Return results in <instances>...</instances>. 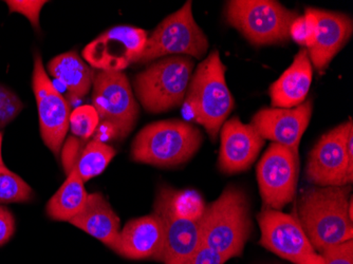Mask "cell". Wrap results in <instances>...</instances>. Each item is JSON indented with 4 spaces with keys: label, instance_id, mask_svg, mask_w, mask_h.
Here are the masks:
<instances>
[{
    "label": "cell",
    "instance_id": "6da1fadb",
    "mask_svg": "<svg viewBox=\"0 0 353 264\" xmlns=\"http://www.w3.org/2000/svg\"><path fill=\"white\" fill-rule=\"evenodd\" d=\"M351 198L348 185L316 186L301 192L296 219L317 253L352 240L353 221L348 212Z\"/></svg>",
    "mask_w": 353,
    "mask_h": 264
},
{
    "label": "cell",
    "instance_id": "7a4b0ae2",
    "mask_svg": "<svg viewBox=\"0 0 353 264\" xmlns=\"http://www.w3.org/2000/svg\"><path fill=\"white\" fill-rule=\"evenodd\" d=\"M250 204L243 190L228 186L204 207L199 220L201 244L224 259L241 255L251 234Z\"/></svg>",
    "mask_w": 353,
    "mask_h": 264
},
{
    "label": "cell",
    "instance_id": "3957f363",
    "mask_svg": "<svg viewBox=\"0 0 353 264\" xmlns=\"http://www.w3.org/2000/svg\"><path fill=\"white\" fill-rule=\"evenodd\" d=\"M225 71L227 67L222 63L219 52L212 51L192 75L184 100L192 118L204 127L214 142L235 107L225 81Z\"/></svg>",
    "mask_w": 353,
    "mask_h": 264
},
{
    "label": "cell",
    "instance_id": "277c9868",
    "mask_svg": "<svg viewBox=\"0 0 353 264\" xmlns=\"http://www.w3.org/2000/svg\"><path fill=\"white\" fill-rule=\"evenodd\" d=\"M202 142L201 131L190 123L159 121L139 131L132 144V159L158 167H174L195 156Z\"/></svg>",
    "mask_w": 353,
    "mask_h": 264
},
{
    "label": "cell",
    "instance_id": "5b68a950",
    "mask_svg": "<svg viewBox=\"0 0 353 264\" xmlns=\"http://www.w3.org/2000/svg\"><path fill=\"white\" fill-rule=\"evenodd\" d=\"M194 70L188 57H168L154 61L134 79L137 99L148 112L158 114L183 104Z\"/></svg>",
    "mask_w": 353,
    "mask_h": 264
},
{
    "label": "cell",
    "instance_id": "8992f818",
    "mask_svg": "<svg viewBox=\"0 0 353 264\" xmlns=\"http://www.w3.org/2000/svg\"><path fill=\"white\" fill-rule=\"evenodd\" d=\"M224 15L252 45H265L287 43L299 14L274 0H230Z\"/></svg>",
    "mask_w": 353,
    "mask_h": 264
},
{
    "label": "cell",
    "instance_id": "52a82bcc",
    "mask_svg": "<svg viewBox=\"0 0 353 264\" xmlns=\"http://www.w3.org/2000/svg\"><path fill=\"white\" fill-rule=\"evenodd\" d=\"M208 39L192 15V1L168 16L152 32L136 63H148L174 54L203 59Z\"/></svg>",
    "mask_w": 353,
    "mask_h": 264
},
{
    "label": "cell",
    "instance_id": "ba28073f",
    "mask_svg": "<svg viewBox=\"0 0 353 264\" xmlns=\"http://www.w3.org/2000/svg\"><path fill=\"white\" fill-rule=\"evenodd\" d=\"M92 106L116 139L126 138L136 126L139 106L124 72L100 71L93 79Z\"/></svg>",
    "mask_w": 353,
    "mask_h": 264
},
{
    "label": "cell",
    "instance_id": "9c48e42d",
    "mask_svg": "<svg viewBox=\"0 0 353 264\" xmlns=\"http://www.w3.org/2000/svg\"><path fill=\"white\" fill-rule=\"evenodd\" d=\"M154 212L164 230V264H192L201 244L199 220L180 214L174 207V190L161 186L157 192Z\"/></svg>",
    "mask_w": 353,
    "mask_h": 264
},
{
    "label": "cell",
    "instance_id": "30bf717a",
    "mask_svg": "<svg viewBox=\"0 0 353 264\" xmlns=\"http://www.w3.org/2000/svg\"><path fill=\"white\" fill-rule=\"evenodd\" d=\"M261 244L294 264H324L294 216L263 207L257 216Z\"/></svg>",
    "mask_w": 353,
    "mask_h": 264
},
{
    "label": "cell",
    "instance_id": "8fae6325",
    "mask_svg": "<svg viewBox=\"0 0 353 264\" xmlns=\"http://www.w3.org/2000/svg\"><path fill=\"white\" fill-rule=\"evenodd\" d=\"M352 120L331 129L313 147L306 167L307 180L315 186H345L352 183L353 161L347 156L346 138Z\"/></svg>",
    "mask_w": 353,
    "mask_h": 264
},
{
    "label": "cell",
    "instance_id": "7c38bea8",
    "mask_svg": "<svg viewBox=\"0 0 353 264\" xmlns=\"http://www.w3.org/2000/svg\"><path fill=\"white\" fill-rule=\"evenodd\" d=\"M299 170V154L276 143L270 145L257 165V180L263 207L281 210L293 201Z\"/></svg>",
    "mask_w": 353,
    "mask_h": 264
},
{
    "label": "cell",
    "instance_id": "4fadbf2b",
    "mask_svg": "<svg viewBox=\"0 0 353 264\" xmlns=\"http://www.w3.org/2000/svg\"><path fill=\"white\" fill-rule=\"evenodd\" d=\"M148 32L132 26H117L103 32L83 50L85 61L93 68L122 72L142 54Z\"/></svg>",
    "mask_w": 353,
    "mask_h": 264
},
{
    "label": "cell",
    "instance_id": "5bb4252c",
    "mask_svg": "<svg viewBox=\"0 0 353 264\" xmlns=\"http://www.w3.org/2000/svg\"><path fill=\"white\" fill-rule=\"evenodd\" d=\"M32 86L39 109L41 139L46 146L59 156L68 132L70 105L48 77L39 53L34 57Z\"/></svg>",
    "mask_w": 353,
    "mask_h": 264
},
{
    "label": "cell",
    "instance_id": "9a60e30c",
    "mask_svg": "<svg viewBox=\"0 0 353 264\" xmlns=\"http://www.w3.org/2000/svg\"><path fill=\"white\" fill-rule=\"evenodd\" d=\"M313 112L311 99L294 108H263L257 111L250 124L263 140L281 145L299 154V143Z\"/></svg>",
    "mask_w": 353,
    "mask_h": 264
},
{
    "label": "cell",
    "instance_id": "2e32d148",
    "mask_svg": "<svg viewBox=\"0 0 353 264\" xmlns=\"http://www.w3.org/2000/svg\"><path fill=\"white\" fill-rule=\"evenodd\" d=\"M219 168L225 174H237L251 167L259 156L265 140L251 124H243L234 116L220 129Z\"/></svg>",
    "mask_w": 353,
    "mask_h": 264
},
{
    "label": "cell",
    "instance_id": "e0dca14e",
    "mask_svg": "<svg viewBox=\"0 0 353 264\" xmlns=\"http://www.w3.org/2000/svg\"><path fill=\"white\" fill-rule=\"evenodd\" d=\"M164 230L154 212L127 222L112 251L127 259L161 261Z\"/></svg>",
    "mask_w": 353,
    "mask_h": 264
},
{
    "label": "cell",
    "instance_id": "ac0fdd59",
    "mask_svg": "<svg viewBox=\"0 0 353 264\" xmlns=\"http://www.w3.org/2000/svg\"><path fill=\"white\" fill-rule=\"evenodd\" d=\"M311 9L317 19L316 39L307 51L314 68L323 71L352 37L353 21L346 14Z\"/></svg>",
    "mask_w": 353,
    "mask_h": 264
},
{
    "label": "cell",
    "instance_id": "d6986e66",
    "mask_svg": "<svg viewBox=\"0 0 353 264\" xmlns=\"http://www.w3.org/2000/svg\"><path fill=\"white\" fill-rule=\"evenodd\" d=\"M313 68L307 49H301L292 65L270 87L271 108L290 109L306 101L312 84Z\"/></svg>",
    "mask_w": 353,
    "mask_h": 264
},
{
    "label": "cell",
    "instance_id": "ffe728a7",
    "mask_svg": "<svg viewBox=\"0 0 353 264\" xmlns=\"http://www.w3.org/2000/svg\"><path fill=\"white\" fill-rule=\"evenodd\" d=\"M114 250L120 235V218L100 192L89 194L82 212L69 221Z\"/></svg>",
    "mask_w": 353,
    "mask_h": 264
},
{
    "label": "cell",
    "instance_id": "44dd1931",
    "mask_svg": "<svg viewBox=\"0 0 353 264\" xmlns=\"http://www.w3.org/2000/svg\"><path fill=\"white\" fill-rule=\"evenodd\" d=\"M48 71L68 89L73 97L88 94L94 79L92 69L73 51L51 59L48 63Z\"/></svg>",
    "mask_w": 353,
    "mask_h": 264
},
{
    "label": "cell",
    "instance_id": "7402d4cb",
    "mask_svg": "<svg viewBox=\"0 0 353 264\" xmlns=\"http://www.w3.org/2000/svg\"><path fill=\"white\" fill-rule=\"evenodd\" d=\"M89 194L85 190L84 182L72 168L67 174L65 183L49 200L46 207L48 217L54 221L69 222L82 212L86 205Z\"/></svg>",
    "mask_w": 353,
    "mask_h": 264
},
{
    "label": "cell",
    "instance_id": "603a6c76",
    "mask_svg": "<svg viewBox=\"0 0 353 264\" xmlns=\"http://www.w3.org/2000/svg\"><path fill=\"white\" fill-rule=\"evenodd\" d=\"M116 154L114 147L95 139L85 146V150L79 156H65L63 166L67 174L72 168H75L85 183L102 174Z\"/></svg>",
    "mask_w": 353,
    "mask_h": 264
},
{
    "label": "cell",
    "instance_id": "cb8c5ba5",
    "mask_svg": "<svg viewBox=\"0 0 353 264\" xmlns=\"http://www.w3.org/2000/svg\"><path fill=\"white\" fill-rule=\"evenodd\" d=\"M33 192L21 176L0 168V203H21L32 199Z\"/></svg>",
    "mask_w": 353,
    "mask_h": 264
},
{
    "label": "cell",
    "instance_id": "d4e9b609",
    "mask_svg": "<svg viewBox=\"0 0 353 264\" xmlns=\"http://www.w3.org/2000/svg\"><path fill=\"white\" fill-rule=\"evenodd\" d=\"M100 123L98 112L90 105L77 107L71 112L69 127L71 132L77 138L87 140L92 136Z\"/></svg>",
    "mask_w": 353,
    "mask_h": 264
},
{
    "label": "cell",
    "instance_id": "484cf974",
    "mask_svg": "<svg viewBox=\"0 0 353 264\" xmlns=\"http://www.w3.org/2000/svg\"><path fill=\"white\" fill-rule=\"evenodd\" d=\"M23 108V103L13 91L0 86V128L15 120Z\"/></svg>",
    "mask_w": 353,
    "mask_h": 264
},
{
    "label": "cell",
    "instance_id": "4316f807",
    "mask_svg": "<svg viewBox=\"0 0 353 264\" xmlns=\"http://www.w3.org/2000/svg\"><path fill=\"white\" fill-rule=\"evenodd\" d=\"M48 1L41 0H10L6 1L11 13H19L29 19L32 27L39 31V14Z\"/></svg>",
    "mask_w": 353,
    "mask_h": 264
},
{
    "label": "cell",
    "instance_id": "83f0119b",
    "mask_svg": "<svg viewBox=\"0 0 353 264\" xmlns=\"http://www.w3.org/2000/svg\"><path fill=\"white\" fill-rule=\"evenodd\" d=\"M321 256L324 264H353V241L344 242L325 250Z\"/></svg>",
    "mask_w": 353,
    "mask_h": 264
},
{
    "label": "cell",
    "instance_id": "f1b7e54d",
    "mask_svg": "<svg viewBox=\"0 0 353 264\" xmlns=\"http://www.w3.org/2000/svg\"><path fill=\"white\" fill-rule=\"evenodd\" d=\"M15 233V219L5 206H0V246L10 241Z\"/></svg>",
    "mask_w": 353,
    "mask_h": 264
},
{
    "label": "cell",
    "instance_id": "f546056e",
    "mask_svg": "<svg viewBox=\"0 0 353 264\" xmlns=\"http://www.w3.org/2000/svg\"><path fill=\"white\" fill-rule=\"evenodd\" d=\"M303 19H305V30H306L305 47H307V49H310L314 45L317 32L316 16L314 15L311 8H307Z\"/></svg>",
    "mask_w": 353,
    "mask_h": 264
},
{
    "label": "cell",
    "instance_id": "4dcf8cb0",
    "mask_svg": "<svg viewBox=\"0 0 353 264\" xmlns=\"http://www.w3.org/2000/svg\"><path fill=\"white\" fill-rule=\"evenodd\" d=\"M227 260L224 259L221 255L201 245L194 258L192 264H223Z\"/></svg>",
    "mask_w": 353,
    "mask_h": 264
},
{
    "label": "cell",
    "instance_id": "1f68e13d",
    "mask_svg": "<svg viewBox=\"0 0 353 264\" xmlns=\"http://www.w3.org/2000/svg\"><path fill=\"white\" fill-rule=\"evenodd\" d=\"M305 37H306V30H305V19L303 16H299L290 27V39L301 45H305Z\"/></svg>",
    "mask_w": 353,
    "mask_h": 264
},
{
    "label": "cell",
    "instance_id": "d6a6232c",
    "mask_svg": "<svg viewBox=\"0 0 353 264\" xmlns=\"http://www.w3.org/2000/svg\"><path fill=\"white\" fill-rule=\"evenodd\" d=\"M6 165L3 163V156H1V142H0V168L5 167Z\"/></svg>",
    "mask_w": 353,
    "mask_h": 264
},
{
    "label": "cell",
    "instance_id": "836d02e7",
    "mask_svg": "<svg viewBox=\"0 0 353 264\" xmlns=\"http://www.w3.org/2000/svg\"><path fill=\"white\" fill-rule=\"evenodd\" d=\"M0 142H3V136H1V132H0Z\"/></svg>",
    "mask_w": 353,
    "mask_h": 264
}]
</instances>
